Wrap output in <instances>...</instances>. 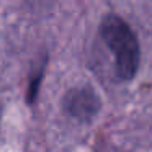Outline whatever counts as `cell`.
Returning a JSON list of instances; mask_svg holds the SVG:
<instances>
[{
  "instance_id": "cell-1",
  "label": "cell",
  "mask_w": 152,
  "mask_h": 152,
  "mask_svg": "<svg viewBox=\"0 0 152 152\" xmlns=\"http://www.w3.org/2000/svg\"><path fill=\"white\" fill-rule=\"evenodd\" d=\"M103 43L115 57V74L119 80H131L136 75L141 59L139 43L136 34L123 18L108 15L100 26Z\"/></svg>"
},
{
  "instance_id": "cell-2",
  "label": "cell",
  "mask_w": 152,
  "mask_h": 152,
  "mask_svg": "<svg viewBox=\"0 0 152 152\" xmlns=\"http://www.w3.org/2000/svg\"><path fill=\"white\" fill-rule=\"evenodd\" d=\"M102 102L90 87L72 88L64 98V110L77 119H90L98 113Z\"/></svg>"
}]
</instances>
